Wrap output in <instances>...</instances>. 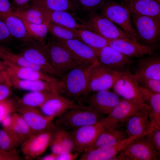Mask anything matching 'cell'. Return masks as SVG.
<instances>
[{
    "instance_id": "6da1fadb",
    "label": "cell",
    "mask_w": 160,
    "mask_h": 160,
    "mask_svg": "<svg viewBox=\"0 0 160 160\" xmlns=\"http://www.w3.org/2000/svg\"><path fill=\"white\" fill-rule=\"evenodd\" d=\"M94 63L82 64L67 71L58 78L55 82L58 93L75 102L86 100L90 93L89 73Z\"/></svg>"
},
{
    "instance_id": "7a4b0ae2",
    "label": "cell",
    "mask_w": 160,
    "mask_h": 160,
    "mask_svg": "<svg viewBox=\"0 0 160 160\" xmlns=\"http://www.w3.org/2000/svg\"><path fill=\"white\" fill-rule=\"evenodd\" d=\"M130 14L139 43L156 49L160 39V17Z\"/></svg>"
},
{
    "instance_id": "3957f363",
    "label": "cell",
    "mask_w": 160,
    "mask_h": 160,
    "mask_svg": "<svg viewBox=\"0 0 160 160\" xmlns=\"http://www.w3.org/2000/svg\"><path fill=\"white\" fill-rule=\"evenodd\" d=\"M44 46L56 77L60 78L65 72L83 63L74 57L65 47L52 37Z\"/></svg>"
},
{
    "instance_id": "277c9868",
    "label": "cell",
    "mask_w": 160,
    "mask_h": 160,
    "mask_svg": "<svg viewBox=\"0 0 160 160\" xmlns=\"http://www.w3.org/2000/svg\"><path fill=\"white\" fill-rule=\"evenodd\" d=\"M102 115L89 106L86 108L73 109L59 116L55 124L57 127L72 130L100 121L103 118Z\"/></svg>"
},
{
    "instance_id": "5b68a950",
    "label": "cell",
    "mask_w": 160,
    "mask_h": 160,
    "mask_svg": "<svg viewBox=\"0 0 160 160\" xmlns=\"http://www.w3.org/2000/svg\"><path fill=\"white\" fill-rule=\"evenodd\" d=\"M100 9L101 15L119 26L133 41L139 43L131 20L130 13L124 4L109 0Z\"/></svg>"
},
{
    "instance_id": "8992f818",
    "label": "cell",
    "mask_w": 160,
    "mask_h": 160,
    "mask_svg": "<svg viewBox=\"0 0 160 160\" xmlns=\"http://www.w3.org/2000/svg\"><path fill=\"white\" fill-rule=\"evenodd\" d=\"M147 108L146 104L121 98L107 116L100 121L104 128L113 129L118 127L120 123Z\"/></svg>"
},
{
    "instance_id": "52a82bcc",
    "label": "cell",
    "mask_w": 160,
    "mask_h": 160,
    "mask_svg": "<svg viewBox=\"0 0 160 160\" xmlns=\"http://www.w3.org/2000/svg\"><path fill=\"white\" fill-rule=\"evenodd\" d=\"M86 29L93 31L108 40H133L123 30L107 18L95 12H90L84 22Z\"/></svg>"
},
{
    "instance_id": "ba28073f",
    "label": "cell",
    "mask_w": 160,
    "mask_h": 160,
    "mask_svg": "<svg viewBox=\"0 0 160 160\" xmlns=\"http://www.w3.org/2000/svg\"><path fill=\"white\" fill-rule=\"evenodd\" d=\"M160 153L146 136L130 143L112 160H159Z\"/></svg>"
},
{
    "instance_id": "9c48e42d",
    "label": "cell",
    "mask_w": 160,
    "mask_h": 160,
    "mask_svg": "<svg viewBox=\"0 0 160 160\" xmlns=\"http://www.w3.org/2000/svg\"><path fill=\"white\" fill-rule=\"evenodd\" d=\"M57 127L55 124L42 132L32 135L22 144L21 151L27 159L39 157L49 146L54 132Z\"/></svg>"
},
{
    "instance_id": "30bf717a",
    "label": "cell",
    "mask_w": 160,
    "mask_h": 160,
    "mask_svg": "<svg viewBox=\"0 0 160 160\" xmlns=\"http://www.w3.org/2000/svg\"><path fill=\"white\" fill-rule=\"evenodd\" d=\"M44 42L33 40L26 43L18 54L39 66L44 73L56 77L45 48Z\"/></svg>"
},
{
    "instance_id": "8fae6325",
    "label": "cell",
    "mask_w": 160,
    "mask_h": 160,
    "mask_svg": "<svg viewBox=\"0 0 160 160\" xmlns=\"http://www.w3.org/2000/svg\"><path fill=\"white\" fill-rule=\"evenodd\" d=\"M119 73L102 65L97 60L96 61L89 73V84L90 92L112 88Z\"/></svg>"
},
{
    "instance_id": "7c38bea8",
    "label": "cell",
    "mask_w": 160,
    "mask_h": 160,
    "mask_svg": "<svg viewBox=\"0 0 160 160\" xmlns=\"http://www.w3.org/2000/svg\"><path fill=\"white\" fill-rule=\"evenodd\" d=\"M112 88L122 98L146 104L142 97L136 78L130 70L120 73Z\"/></svg>"
},
{
    "instance_id": "4fadbf2b",
    "label": "cell",
    "mask_w": 160,
    "mask_h": 160,
    "mask_svg": "<svg viewBox=\"0 0 160 160\" xmlns=\"http://www.w3.org/2000/svg\"><path fill=\"white\" fill-rule=\"evenodd\" d=\"M97 61L102 65L119 73L129 70L134 62L132 58L122 54L108 46L98 50Z\"/></svg>"
},
{
    "instance_id": "5bb4252c",
    "label": "cell",
    "mask_w": 160,
    "mask_h": 160,
    "mask_svg": "<svg viewBox=\"0 0 160 160\" xmlns=\"http://www.w3.org/2000/svg\"><path fill=\"white\" fill-rule=\"evenodd\" d=\"M103 127L102 123L99 121L70 131L73 140L75 149L80 153L89 150L95 142Z\"/></svg>"
},
{
    "instance_id": "9a60e30c",
    "label": "cell",
    "mask_w": 160,
    "mask_h": 160,
    "mask_svg": "<svg viewBox=\"0 0 160 160\" xmlns=\"http://www.w3.org/2000/svg\"><path fill=\"white\" fill-rule=\"evenodd\" d=\"M17 111L33 134L44 131L55 124L54 118L44 115L39 108L19 106Z\"/></svg>"
},
{
    "instance_id": "2e32d148",
    "label": "cell",
    "mask_w": 160,
    "mask_h": 160,
    "mask_svg": "<svg viewBox=\"0 0 160 160\" xmlns=\"http://www.w3.org/2000/svg\"><path fill=\"white\" fill-rule=\"evenodd\" d=\"M74 57L83 63H92L97 60L98 50L94 49L77 39L64 40L53 36Z\"/></svg>"
},
{
    "instance_id": "e0dca14e",
    "label": "cell",
    "mask_w": 160,
    "mask_h": 160,
    "mask_svg": "<svg viewBox=\"0 0 160 160\" xmlns=\"http://www.w3.org/2000/svg\"><path fill=\"white\" fill-rule=\"evenodd\" d=\"M126 121V131L128 137L136 139L146 136L155 128L150 120L147 108L130 117Z\"/></svg>"
},
{
    "instance_id": "ac0fdd59",
    "label": "cell",
    "mask_w": 160,
    "mask_h": 160,
    "mask_svg": "<svg viewBox=\"0 0 160 160\" xmlns=\"http://www.w3.org/2000/svg\"><path fill=\"white\" fill-rule=\"evenodd\" d=\"M121 98L113 91L109 89L94 92L89 95L86 100L88 106L101 114H108Z\"/></svg>"
},
{
    "instance_id": "d6986e66",
    "label": "cell",
    "mask_w": 160,
    "mask_h": 160,
    "mask_svg": "<svg viewBox=\"0 0 160 160\" xmlns=\"http://www.w3.org/2000/svg\"><path fill=\"white\" fill-rule=\"evenodd\" d=\"M89 107L76 103L58 93L48 99L39 108L45 115L55 118L70 109Z\"/></svg>"
},
{
    "instance_id": "ffe728a7",
    "label": "cell",
    "mask_w": 160,
    "mask_h": 160,
    "mask_svg": "<svg viewBox=\"0 0 160 160\" xmlns=\"http://www.w3.org/2000/svg\"><path fill=\"white\" fill-rule=\"evenodd\" d=\"M108 46L132 58H139L155 53L153 48L129 39L108 40Z\"/></svg>"
},
{
    "instance_id": "44dd1931",
    "label": "cell",
    "mask_w": 160,
    "mask_h": 160,
    "mask_svg": "<svg viewBox=\"0 0 160 160\" xmlns=\"http://www.w3.org/2000/svg\"><path fill=\"white\" fill-rule=\"evenodd\" d=\"M136 139L134 137H128L112 146L93 149L83 152L79 159L112 160L130 143Z\"/></svg>"
},
{
    "instance_id": "7402d4cb",
    "label": "cell",
    "mask_w": 160,
    "mask_h": 160,
    "mask_svg": "<svg viewBox=\"0 0 160 160\" xmlns=\"http://www.w3.org/2000/svg\"><path fill=\"white\" fill-rule=\"evenodd\" d=\"M135 65L134 75L160 80V56L155 54L139 57Z\"/></svg>"
},
{
    "instance_id": "603a6c76",
    "label": "cell",
    "mask_w": 160,
    "mask_h": 160,
    "mask_svg": "<svg viewBox=\"0 0 160 160\" xmlns=\"http://www.w3.org/2000/svg\"><path fill=\"white\" fill-rule=\"evenodd\" d=\"M0 19L6 24L12 38L24 44L34 40L28 33L21 18L15 15L13 11L0 14Z\"/></svg>"
},
{
    "instance_id": "cb8c5ba5",
    "label": "cell",
    "mask_w": 160,
    "mask_h": 160,
    "mask_svg": "<svg viewBox=\"0 0 160 160\" xmlns=\"http://www.w3.org/2000/svg\"><path fill=\"white\" fill-rule=\"evenodd\" d=\"M34 7L42 12L47 22L57 24L73 29H86L84 22L79 23L71 12L65 11H52Z\"/></svg>"
},
{
    "instance_id": "d4e9b609",
    "label": "cell",
    "mask_w": 160,
    "mask_h": 160,
    "mask_svg": "<svg viewBox=\"0 0 160 160\" xmlns=\"http://www.w3.org/2000/svg\"><path fill=\"white\" fill-rule=\"evenodd\" d=\"M124 4L130 14L160 17V0H132Z\"/></svg>"
},
{
    "instance_id": "484cf974",
    "label": "cell",
    "mask_w": 160,
    "mask_h": 160,
    "mask_svg": "<svg viewBox=\"0 0 160 160\" xmlns=\"http://www.w3.org/2000/svg\"><path fill=\"white\" fill-rule=\"evenodd\" d=\"M49 147L52 153L57 155L75 149L70 132L57 126L54 132Z\"/></svg>"
},
{
    "instance_id": "4316f807",
    "label": "cell",
    "mask_w": 160,
    "mask_h": 160,
    "mask_svg": "<svg viewBox=\"0 0 160 160\" xmlns=\"http://www.w3.org/2000/svg\"><path fill=\"white\" fill-rule=\"evenodd\" d=\"M9 70L19 79L26 80H41L50 82L57 81L58 78L41 71L31 68L19 66L6 61Z\"/></svg>"
},
{
    "instance_id": "83f0119b",
    "label": "cell",
    "mask_w": 160,
    "mask_h": 160,
    "mask_svg": "<svg viewBox=\"0 0 160 160\" xmlns=\"http://www.w3.org/2000/svg\"><path fill=\"white\" fill-rule=\"evenodd\" d=\"M10 71V81L12 86L15 88L30 92L41 91L58 93L55 88V82H50L41 80H22L16 76Z\"/></svg>"
},
{
    "instance_id": "f1b7e54d",
    "label": "cell",
    "mask_w": 160,
    "mask_h": 160,
    "mask_svg": "<svg viewBox=\"0 0 160 160\" xmlns=\"http://www.w3.org/2000/svg\"><path fill=\"white\" fill-rule=\"evenodd\" d=\"M143 98L147 106L149 119L156 128L160 129V93L139 86Z\"/></svg>"
},
{
    "instance_id": "f546056e",
    "label": "cell",
    "mask_w": 160,
    "mask_h": 160,
    "mask_svg": "<svg viewBox=\"0 0 160 160\" xmlns=\"http://www.w3.org/2000/svg\"><path fill=\"white\" fill-rule=\"evenodd\" d=\"M128 137L126 130L119 128V127L112 129L103 127L95 142L89 150L96 148L112 146Z\"/></svg>"
},
{
    "instance_id": "4dcf8cb0",
    "label": "cell",
    "mask_w": 160,
    "mask_h": 160,
    "mask_svg": "<svg viewBox=\"0 0 160 160\" xmlns=\"http://www.w3.org/2000/svg\"><path fill=\"white\" fill-rule=\"evenodd\" d=\"M30 4L38 7L52 11L71 12L79 8L74 0H31Z\"/></svg>"
},
{
    "instance_id": "1f68e13d",
    "label": "cell",
    "mask_w": 160,
    "mask_h": 160,
    "mask_svg": "<svg viewBox=\"0 0 160 160\" xmlns=\"http://www.w3.org/2000/svg\"><path fill=\"white\" fill-rule=\"evenodd\" d=\"M75 30L81 41L94 49L99 50L108 46V39L93 31L86 29Z\"/></svg>"
},
{
    "instance_id": "d6a6232c",
    "label": "cell",
    "mask_w": 160,
    "mask_h": 160,
    "mask_svg": "<svg viewBox=\"0 0 160 160\" xmlns=\"http://www.w3.org/2000/svg\"><path fill=\"white\" fill-rule=\"evenodd\" d=\"M58 93L41 91L30 92L18 102V106L39 108L47 100Z\"/></svg>"
},
{
    "instance_id": "836d02e7",
    "label": "cell",
    "mask_w": 160,
    "mask_h": 160,
    "mask_svg": "<svg viewBox=\"0 0 160 160\" xmlns=\"http://www.w3.org/2000/svg\"><path fill=\"white\" fill-rule=\"evenodd\" d=\"M13 12L16 15L30 23L42 24H46L47 22L42 12L30 3L13 11Z\"/></svg>"
},
{
    "instance_id": "e575fe53",
    "label": "cell",
    "mask_w": 160,
    "mask_h": 160,
    "mask_svg": "<svg viewBox=\"0 0 160 160\" xmlns=\"http://www.w3.org/2000/svg\"><path fill=\"white\" fill-rule=\"evenodd\" d=\"M12 115V123L8 128L4 129L25 141L33 134L26 123L18 113H13Z\"/></svg>"
},
{
    "instance_id": "d590c367",
    "label": "cell",
    "mask_w": 160,
    "mask_h": 160,
    "mask_svg": "<svg viewBox=\"0 0 160 160\" xmlns=\"http://www.w3.org/2000/svg\"><path fill=\"white\" fill-rule=\"evenodd\" d=\"M24 141L8 130L0 129V150L10 151L17 149Z\"/></svg>"
},
{
    "instance_id": "8d00e7d4",
    "label": "cell",
    "mask_w": 160,
    "mask_h": 160,
    "mask_svg": "<svg viewBox=\"0 0 160 160\" xmlns=\"http://www.w3.org/2000/svg\"><path fill=\"white\" fill-rule=\"evenodd\" d=\"M46 24L48 31L55 38L64 40L75 39L80 40L75 29L50 22H47Z\"/></svg>"
},
{
    "instance_id": "74e56055",
    "label": "cell",
    "mask_w": 160,
    "mask_h": 160,
    "mask_svg": "<svg viewBox=\"0 0 160 160\" xmlns=\"http://www.w3.org/2000/svg\"><path fill=\"white\" fill-rule=\"evenodd\" d=\"M21 19L29 34L34 40L39 41H44L47 38L48 31L46 24L31 23Z\"/></svg>"
},
{
    "instance_id": "f35d334b",
    "label": "cell",
    "mask_w": 160,
    "mask_h": 160,
    "mask_svg": "<svg viewBox=\"0 0 160 160\" xmlns=\"http://www.w3.org/2000/svg\"><path fill=\"white\" fill-rule=\"evenodd\" d=\"M79 8L84 11L95 12L109 0H74Z\"/></svg>"
},
{
    "instance_id": "ab89813d",
    "label": "cell",
    "mask_w": 160,
    "mask_h": 160,
    "mask_svg": "<svg viewBox=\"0 0 160 160\" xmlns=\"http://www.w3.org/2000/svg\"><path fill=\"white\" fill-rule=\"evenodd\" d=\"M134 75L136 78L139 86L160 93V80Z\"/></svg>"
},
{
    "instance_id": "60d3db41",
    "label": "cell",
    "mask_w": 160,
    "mask_h": 160,
    "mask_svg": "<svg viewBox=\"0 0 160 160\" xmlns=\"http://www.w3.org/2000/svg\"><path fill=\"white\" fill-rule=\"evenodd\" d=\"M8 55L9 62L19 66L30 67L42 71L39 66L29 61L18 54L14 53L9 51Z\"/></svg>"
},
{
    "instance_id": "b9f144b4",
    "label": "cell",
    "mask_w": 160,
    "mask_h": 160,
    "mask_svg": "<svg viewBox=\"0 0 160 160\" xmlns=\"http://www.w3.org/2000/svg\"><path fill=\"white\" fill-rule=\"evenodd\" d=\"M17 108L11 101L6 100L0 102V123L5 116L14 113Z\"/></svg>"
},
{
    "instance_id": "7bdbcfd3",
    "label": "cell",
    "mask_w": 160,
    "mask_h": 160,
    "mask_svg": "<svg viewBox=\"0 0 160 160\" xmlns=\"http://www.w3.org/2000/svg\"><path fill=\"white\" fill-rule=\"evenodd\" d=\"M157 151L160 152V129L155 128L146 136Z\"/></svg>"
},
{
    "instance_id": "ee69618b",
    "label": "cell",
    "mask_w": 160,
    "mask_h": 160,
    "mask_svg": "<svg viewBox=\"0 0 160 160\" xmlns=\"http://www.w3.org/2000/svg\"><path fill=\"white\" fill-rule=\"evenodd\" d=\"M23 158L20 156L17 149L10 151L0 150V160H21Z\"/></svg>"
},
{
    "instance_id": "f6af8a7d",
    "label": "cell",
    "mask_w": 160,
    "mask_h": 160,
    "mask_svg": "<svg viewBox=\"0 0 160 160\" xmlns=\"http://www.w3.org/2000/svg\"><path fill=\"white\" fill-rule=\"evenodd\" d=\"M12 39L6 24L0 19V44L7 43Z\"/></svg>"
},
{
    "instance_id": "bcb514c9",
    "label": "cell",
    "mask_w": 160,
    "mask_h": 160,
    "mask_svg": "<svg viewBox=\"0 0 160 160\" xmlns=\"http://www.w3.org/2000/svg\"><path fill=\"white\" fill-rule=\"evenodd\" d=\"M10 84L5 83L0 84V102L7 100L12 93Z\"/></svg>"
},
{
    "instance_id": "7dc6e473",
    "label": "cell",
    "mask_w": 160,
    "mask_h": 160,
    "mask_svg": "<svg viewBox=\"0 0 160 160\" xmlns=\"http://www.w3.org/2000/svg\"><path fill=\"white\" fill-rule=\"evenodd\" d=\"M13 11L11 3L9 0H0V14L7 13Z\"/></svg>"
},
{
    "instance_id": "c3c4849f",
    "label": "cell",
    "mask_w": 160,
    "mask_h": 160,
    "mask_svg": "<svg viewBox=\"0 0 160 160\" xmlns=\"http://www.w3.org/2000/svg\"><path fill=\"white\" fill-rule=\"evenodd\" d=\"M78 155L77 153H73L71 151L67 152L58 155L57 160H73L76 159Z\"/></svg>"
},
{
    "instance_id": "681fc988",
    "label": "cell",
    "mask_w": 160,
    "mask_h": 160,
    "mask_svg": "<svg viewBox=\"0 0 160 160\" xmlns=\"http://www.w3.org/2000/svg\"><path fill=\"white\" fill-rule=\"evenodd\" d=\"M31 0H13L11 3L13 11L20 9L28 4Z\"/></svg>"
},
{
    "instance_id": "f907efd6",
    "label": "cell",
    "mask_w": 160,
    "mask_h": 160,
    "mask_svg": "<svg viewBox=\"0 0 160 160\" xmlns=\"http://www.w3.org/2000/svg\"><path fill=\"white\" fill-rule=\"evenodd\" d=\"M10 71L9 70L8 71L0 70V84L7 83L11 84L10 81Z\"/></svg>"
},
{
    "instance_id": "816d5d0a",
    "label": "cell",
    "mask_w": 160,
    "mask_h": 160,
    "mask_svg": "<svg viewBox=\"0 0 160 160\" xmlns=\"http://www.w3.org/2000/svg\"><path fill=\"white\" fill-rule=\"evenodd\" d=\"M9 51L7 49L0 46V59L5 61L8 62Z\"/></svg>"
},
{
    "instance_id": "f5cc1de1",
    "label": "cell",
    "mask_w": 160,
    "mask_h": 160,
    "mask_svg": "<svg viewBox=\"0 0 160 160\" xmlns=\"http://www.w3.org/2000/svg\"><path fill=\"white\" fill-rule=\"evenodd\" d=\"M57 155L52 153L47 155L40 158L42 160H57Z\"/></svg>"
},
{
    "instance_id": "db71d44e",
    "label": "cell",
    "mask_w": 160,
    "mask_h": 160,
    "mask_svg": "<svg viewBox=\"0 0 160 160\" xmlns=\"http://www.w3.org/2000/svg\"><path fill=\"white\" fill-rule=\"evenodd\" d=\"M0 70L8 71L9 68L6 62L0 59Z\"/></svg>"
},
{
    "instance_id": "11a10c76",
    "label": "cell",
    "mask_w": 160,
    "mask_h": 160,
    "mask_svg": "<svg viewBox=\"0 0 160 160\" xmlns=\"http://www.w3.org/2000/svg\"><path fill=\"white\" fill-rule=\"evenodd\" d=\"M131 0H123V3L124 4H125Z\"/></svg>"
}]
</instances>
